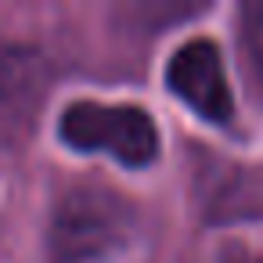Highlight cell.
<instances>
[{
  "label": "cell",
  "instance_id": "cell-5",
  "mask_svg": "<svg viewBox=\"0 0 263 263\" xmlns=\"http://www.w3.org/2000/svg\"><path fill=\"white\" fill-rule=\"evenodd\" d=\"M241 36H245L249 62L256 69V76L263 80V0L241 8Z\"/></svg>",
  "mask_w": 263,
  "mask_h": 263
},
{
  "label": "cell",
  "instance_id": "cell-4",
  "mask_svg": "<svg viewBox=\"0 0 263 263\" xmlns=\"http://www.w3.org/2000/svg\"><path fill=\"white\" fill-rule=\"evenodd\" d=\"M170 90L209 123H231L234 98L223 72V54L213 40H187L166 69Z\"/></svg>",
  "mask_w": 263,
  "mask_h": 263
},
{
  "label": "cell",
  "instance_id": "cell-3",
  "mask_svg": "<svg viewBox=\"0 0 263 263\" xmlns=\"http://www.w3.org/2000/svg\"><path fill=\"white\" fill-rule=\"evenodd\" d=\"M51 87V69L40 51L0 44V148H22L36 126Z\"/></svg>",
  "mask_w": 263,
  "mask_h": 263
},
{
  "label": "cell",
  "instance_id": "cell-1",
  "mask_svg": "<svg viewBox=\"0 0 263 263\" xmlns=\"http://www.w3.org/2000/svg\"><path fill=\"white\" fill-rule=\"evenodd\" d=\"M47 252L51 263H144V220L126 195L76 184L54 205Z\"/></svg>",
  "mask_w": 263,
  "mask_h": 263
},
{
  "label": "cell",
  "instance_id": "cell-2",
  "mask_svg": "<svg viewBox=\"0 0 263 263\" xmlns=\"http://www.w3.org/2000/svg\"><path fill=\"white\" fill-rule=\"evenodd\" d=\"M62 141L76 152H101L123 166H148L159 155L155 119L137 105L72 101L58 126Z\"/></svg>",
  "mask_w": 263,
  "mask_h": 263
}]
</instances>
